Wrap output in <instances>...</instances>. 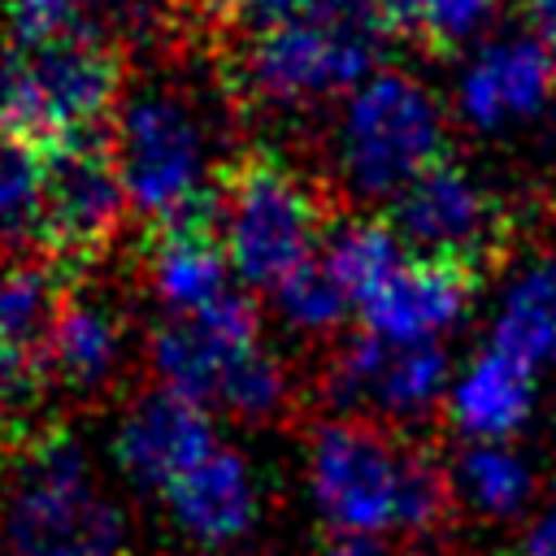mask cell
I'll return each mask as SVG.
<instances>
[{
  "mask_svg": "<svg viewBox=\"0 0 556 556\" xmlns=\"http://www.w3.org/2000/svg\"><path fill=\"white\" fill-rule=\"evenodd\" d=\"M109 135L130 213L152 226H165L217 195L222 174L230 169L213 165L217 126L208 100L178 74H148L135 91H122Z\"/></svg>",
  "mask_w": 556,
  "mask_h": 556,
  "instance_id": "obj_4",
  "label": "cell"
},
{
  "mask_svg": "<svg viewBox=\"0 0 556 556\" xmlns=\"http://www.w3.org/2000/svg\"><path fill=\"white\" fill-rule=\"evenodd\" d=\"M391 39H408L430 56H452L465 39H473L495 0H369Z\"/></svg>",
  "mask_w": 556,
  "mask_h": 556,
  "instance_id": "obj_21",
  "label": "cell"
},
{
  "mask_svg": "<svg viewBox=\"0 0 556 556\" xmlns=\"http://www.w3.org/2000/svg\"><path fill=\"white\" fill-rule=\"evenodd\" d=\"M478 282L482 269L469 261L417 256L361 300V321L391 343H426L469 308Z\"/></svg>",
  "mask_w": 556,
  "mask_h": 556,
  "instance_id": "obj_12",
  "label": "cell"
},
{
  "mask_svg": "<svg viewBox=\"0 0 556 556\" xmlns=\"http://www.w3.org/2000/svg\"><path fill=\"white\" fill-rule=\"evenodd\" d=\"M348 300L352 295L330 274L326 261H304L287 282L274 287V308L291 330H304V334H343Z\"/></svg>",
  "mask_w": 556,
  "mask_h": 556,
  "instance_id": "obj_24",
  "label": "cell"
},
{
  "mask_svg": "<svg viewBox=\"0 0 556 556\" xmlns=\"http://www.w3.org/2000/svg\"><path fill=\"white\" fill-rule=\"evenodd\" d=\"M261 334V308L248 291H226L217 304H208L195 317H165L148 334V365L156 374V387L195 400L200 408H213L235 361L248 356Z\"/></svg>",
  "mask_w": 556,
  "mask_h": 556,
  "instance_id": "obj_10",
  "label": "cell"
},
{
  "mask_svg": "<svg viewBox=\"0 0 556 556\" xmlns=\"http://www.w3.org/2000/svg\"><path fill=\"white\" fill-rule=\"evenodd\" d=\"M404 248H417L421 256H447L469 261L482 274L508 252V213L495 204L491 191H482L452 156L426 165L382 213Z\"/></svg>",
  "mask_w": 556,
  "mask_h": 556,
  "instance_id": "obj_9",
  "label": "cell"
},
{
  "mask_svg": "<svg viewBox=\"0 0 556 556\" xmlns=\"http://www.w3.org/2000/svg\"><path fill=\"white\" fill-rule=\"evenodd\" d=\"M521 556H556V508L543 513V517H534V526L526 530Z\"/></svg>",
  "mask_w": 556,
  "mask_h": 556,
  "instance_id": "obj_28",
  "label": "cell"
},
{
  "mask_svg": "<svg viewBox=\"0 0 556 556\" xmlns=\"http://www.w3.org/2000/svg\"><path fill=\"white\" fill-rule=\"evenodd\" d=\"M530 404H534V369L500 348H486L452 387L447 413L465 439L500 443L530 417Z\"/></svg>",
  "mask_w": 556,
  "mask_h": 556,
  "instance_id": "obj_16",
  "label": "cell"
},
{
  "mask_svg": "<svg viewBox=\"0 0 556 556\" xmlns=\"http://www.w3.org/2000/svg\"><path fill=\"white\" fill-rule=\"evenodd\" d=\"M169 4L174 0H4V13L17 39L100 35L117 43V35H156Z\"/></svg>",
  "mask_w": 556,
  "mask_h": 556,
  "instance_id": "obj_17",
  "label": "cell"
},
{
  "mask_svg": "<svg viewBox=\"0 0 556 556\" xmlns=\"http://www.w3.org/2000/svg\"><path fill=\"white\" fill-rule=\"evenodd\" d=\"M326 222V195L265 148L235 156L222 174V243L230 269L256 291H274L313 261Z\"/></svg>",
  "mask_w": 556,
  "mask_h": 556,
  "instance_id": "obj_6",
  "label": "cell"
},
{
  "mask_svg": "<svg viewBox=\"0 0 556 556\" xmlns=\"http://www.w3.org/2000/svg\"><path fill=\"white\" fill-rule=\"evenodd\" d=\"M39 148H43V256L65 265L100 256L117 239L130 213V195L122 182L109 126L52 139Z\"/></svg>",
  "mask_w": 556,
  "mask_h": 556,
  "instance_id": "obj_8",
  "label": "cell"
},
{
  "mask_svg": "<svg viewBox=\"0 0 556 556\" xmlns=\"http://www.w3.org/2000/svg\"><path fill=\"white\" fill-rule=\"evenodd\" d=\"M443 156L439 104L408 74H369L348 96L339 117V178L361 204L395 200L426 165Z\"/></svg>",
  "mask_w": 556,
  "mask_h": 556,
  "instance_id": "obj_7",
  "label": "cell"
},
{
  "mask_svg": "<svg viewBox=\"0 0 556 556\" xmlns=\"http://www.w3.org/2000/svg\"><path fill=\"white\" fill-rule=\"evenodd\" d=\"M126 365V308L100 287L61 291L43 343V374L70 395H100Z\"/></svg>",
  "mask_w": 556,
  "mask_h": 556,
  "instance_id": "obj_13",
  "label": "cell"
},
{
  "mask_svg": "<svg viewBox=\"0 0 556 556\" xmlns=\"http://www.w3.org/2000/svg\"><path fill=\"white\" fill-rule=\"evenodd\" d=\"M491 348L526 361L530 369L556 356V261L530 265L504 295Z\"/></svg>",
  "mask_w": 556,
  "mask_h": 556,
  "instance_id": "obj_20",
  "label": "cell"
},
{
  "mask_svg": "<svg viewBox=\"0 0 556 556\" xmlns=\"http://www.w3.org/2000/svg\"><path fill=\"white\" fill-rule=\"evenodd\" d=\"M174 4H191V9H200V13H204V22H208V26H226V22H230V13H235L243 0H174Z\"/></svg>",
  "mask_w": 556,
  "mask_h": 556,
  "instance_id": "obj_30",
  "label": "cell"
},
{
  "mask_svg": "<svg viewBox=\"0 0 556 556\" xmlns=\"http://www.w3.org/2000/svg\"><path fill=\"white\" fill-rule=\"evenodd\" d=\"M391 30L369 0H330L317 13L235 35L226 83L235 104L308 109L356 91L382 61Z\"/></svg>",
  "mask_w": 556,
  "mask_h": 556,
  "instance_id": "obj_2",
  "label": "cell"
},
{
  "mask_svg": "<svg viewBox=\"0 0 556 556\" xmlns=\"http://www.w3.org/2000/svg\"><path fill=\"white\" fill-rule=\"evenodd\" d=\"M161 500L174 526L208 552L239 543L256 526V482L243 456L222 443L191 473H182Z\"/></svg>",
  "mask_w": 556,
  "mask_h": 556,
  "instance_id": "obj_15",
  "label": "cell"
},
{
  "mask_svg": "<svg viewBox=\"0 0 556 556\" xmlns=\"http://www.w3.org/2000/svg\"><path fill=\"white\" fill-rule=\"evenodd\" d=\"M122 78V48L113 39H17L0 56V130L30 143L104 130L126 91Z\"/></svg>",
  "mask_w": 556,
  "mask_h": 556,
  "instance_id": "obj_5",
  "label": "cell"
},
{
  "mask_svg": "<svg viewBox=\"0 0 556 556\" xmlns=\"http://www.w3.org/2000/svg\"><path fill=\"white\" fill-rule=\"evenodd\" d=\"M330 0H243L226 30L230 35H248V30H265V26H278V22H291V17H304V13H317L326 9Z\"/></svg>",
  "mask_w": 556,
  "mask_h": 556,
  "instance_id": "obj_26",
  "label": "cell"
},
{
  "mask_svg": "<svg viewBox=\"0 0 556 556\" xmlns=\"http://www.w3.org/2000/svg\"><path fill=\"white\" fill-rule=\"evenodd\" d=\"M217 447V434L208 426V408L195 400H182L165 387L143 391L113 434L117 469L152 495H165L182 473H191L208 452Z\"/></svg>",
  "mask_w": 556,
  "mask_h": 556,
  "instance_id": "obj_11",
  "label": "cell"
},
{
  "mask_svg": "<svg viewBox=\"0 0 556 556\" xmlns=\"http://www.w3.org/2000/svg\"><path fill=\"white\" fill-rule=\"evenodd\" d=\"M326 556H404V552H395V547H387L382 539H361V534H339L334 543H330V552Z\"/></svg>",
  "mask_w": 556,
  "mask_h": 556,
  "instance_id": "obj_29",
  "label": "cell"
},
{
  "mask_svg": "<svg viewBox=\"0 0 556 556\" xmlns=\"http://www.w3.org/2000/svg\"><path fill=\"white\" fill-rule=\"evenodd\" d=\"M556 91V48L543 35L491 43L460 83V113L491 130L539 113Z\"/></svg>",
  "mask_w": 556,
  "mask_h": 556,
  "instance_id": "obj_14",
  "label": "cell"
},
{
  "mask_svg": "<svg viewBox=\"0 0 556 556\" xmlns=\"http://www.w3.org/2000/svg\"><path fill=\"white\" fill-rule=\"evenodd\" d=\"M326 265L343 282V291L361 304L365 295H374L404 265V243H400V235L391 230L387 217H356V222H343L330 235Z\"/></svg>",
  "mask_w": 556,
  "mask_h": 556,
  "instance_id": "obj_22",
  "label": "cell"
},
{
  "mask_svg": "<svg viewBox=\"0 0 556 556\" xmlns=\"http://www.w3.org/2000/svg\"><path fill=\"white\" fill-rule=\"evenodd\" d=\"M526 9H530V17H534L539 35L556 48V0H526Z\"/></svg>",
  "mask_w": 556,
  "mask_h": 556,
  "instance_id": "obj_31",
  "label": "cell"
},
{
  "mask_svg": "<svg viewBox=\"0 0 556 556\" xmlns=\"http://www.w3.org/2000/svg\"><path fill=\"white\" fill-rule=\"evenodd\" d=\"M452 486L486 517H513L534 495V478L517 452L504 443H465Z\"/></svg>",
  "mask_w": 556,
  "mask_h": 556,
  "instance_id": "obj_23",
  "label": "cell"
},
{
  "mask_svg": "<svg viewBox=\"0 0 556 556\" xmlns=\"http://www.w3.org/2000/svg\"><path fill=\"white\" fill-rule=\"evenodd\" d=\"M48 378L39 374V369H30V365H17V361H9L4 352H0V413H13V408H22L39 387H43Z\"/></svg>",
  "mask_w": 556,
  "mask_h": 556,
  "instance_id": "obj_27",
  "label": "cell"
},
{
  "mask_svg": "<svg viewBox=\"0 0 556 556\" xmlns=\"http://www.w3.org/2000/svg\"><path fill=\"white\" fill-rule=\"evenodd\" d=\"M43 256V148L0 130V265Z\"/></svg>",
  "mask_w": 556,
  "mask_h": 556,
  "instance_id": "obj_18",
  "label": "cell"
},
{
  "mask_svg": "<svg viewBox=\"0 0 556 556\" xmlns=\"http://www.w3.org/2000/svg\"><path fill=\"white\" fill-rule=\"evenodd\" d=\"M308 486L339 534H430L447 521L456 486L434 452L374 417L321 421L308 439Z\"/></svg>",
  "mask_w": 556,
  "mask_h": 556,
  "instance_id": "obj_1",
  "label": "cell"
},
{
  "mask_svg": "<svg viewBox=\"0 0 556 556\" xmlns=\"http://www.w3.org/2000/svg\"><path fill=\"white\" fill-rule=\"evenodd\" d=\"M61 282L48 265L22 261L0 269V352L43 374V343L61 304ZM48 378V374H43Z\"/></svg>",
  "mask_w": 556,
  "mask_h": 556,
  "instance_id": "obj_19",
  "label": "cell"
},
{
  "mask_svg": "<svg viewBox=\"0 0 556 556\" xmlns=\"http://www.w3.org/2000/svg\"><path fill=\"white\" fill-rule=\"evenodd\" d=\"M122 508L65 430L22 439L0 465V556H122Z\"/></svg>",
  "mask_w": 556,
  "mask_h": 556,
  "instance_id": "obj_3",
  "label": "cell"
},
{
  "mask_svg": "<svg viewBox=\"0 0 556 556\" xmlns=\"http://www.w3.org/2000/svg\"><path fill=\"white\" fill-rule=\"evenodd\" d=\"M287 404H291V378L265 348L239 356L217 395V408H226L239 421H274L287 413Z\"/></svg>",
  "mask_w": 556,
  "mask_h": 556,
  "instance_id": "obj_25",
  "label": "cell"
}]
</instances>
